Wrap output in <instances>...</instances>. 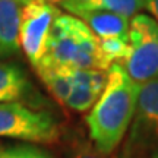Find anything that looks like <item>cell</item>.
Returning a JSON list of instances; mask_svg holds the SVG:
<instances>
[{
  "label": "cell",
  "mask_w": 158,
  "mask_h": 158,
  "mask_svg": "<svg viewBox=\"0 0 158 158\" xmlns=\"http://www.w3.org/2000/svg\"><path fill=\"white\" fill-rule=\"evenodd\" d=\"M139 86L122 64L107 72L104 91L86 116L89 141L104 155H113L124 139L136 111Z\"/></svg>",
  "instance_id": "cell-1"
},
{
  "label": "cell",
  "mask_w": 158,
  "mask_h": 158,
  "mask_svg": "<svg viewBox=\"0 0 158 158\" xmlns=\"http://www.w3.org/2000/svg\"><path fill=\"white\" fill-rule=\"evenodd\" d=\"M41 68L108 70L100 50L98 38L86 23L68 13H59L51 25Z\"/></svg>",
  "instance_id": "cell-2"
},
{
  "label": "cell",
  "mask_w": 158,
  "mask_h": 158,
  "mask_svg": "<svg viewBox=\"0 0 158 158\" xmlns=\"http://www.w3.org/2000/svg\"><path fill=\"white\" fill-rule=\"evenodd\" d=\"M158 155V79L139 86L136 111L120 158Z\"/></svg>",
  "instance_id": "cell-3"
},
{
  "label": "cell",
  "mask_w": 158,
  "mask_h": 158,
  "mask_svg": "<svg viewBox=\"0 0 158 158\" xmlns=\"http://www.w3.org/2000/svg\"><path fill=\"white\" fill-rule=\"evenodd\" d=\"M129 54L122 63L138 85L158 79V23L145 13L130 18Z\"/></svg>",
  "instance_id": "cell-4"
},
{
  "label": "cell",
  "mask_w": 158,
  "mask_h": 158,
  "mask_svg": "<svg viewBox=\"0 0 158 158\" xmlns=\"http://www.w3.org/2000/svg\"><path fill=\"white\" fill-rule=\"evenodd\" d=\"M60 130L53 116L37 111L22 102H0V138H10L35 143H51Z\"/></svg>",
  "instance_id": "cell-5"
},
{
  "label": "cell",
  "mask_w": 158,
  "mask_h": 158,
  "mask_svg": "<svg viewBox=\"0 0 158 158\" xmlns=\"http://www.w3.org/2000/svg\"><path fill=\"white\" fill-rule=\"evenodd\" d=\"M60 10L47 0H28L19 16V47L32 68L41 64L51 25Z\"/></svg>",
  "instance_id": "cell-6"
},
{
  "label": "cell",
  "mask_w": 158,
  "mask_h": 158,
  "mask_svg": "<svg viewBox=\"0 0 158 158\" xmlns=\"http://www.w3.org/2000/svg\"><path fill=\"white\" fill-rule=\"evenodd\" d=\"M108 70L73 69V89L64 106L73 111L85 113L92 108L107 84Z\"/></svg>",
  "instance_id": "cell-7"
},
{
  "label": "cell",
  "mask_w": 158,
  "mask_h": 158,
  "mask_svg": "<svg viewBox=\"0 0 158 158\" xmlns=\"http://www.w3.org/2000/svg\"><path fill=\"white\" fill-rule=\"evenodd\" d=\"M28 0H0V59L16 56L19 51V16Z\"/></svg>",
  "instance_id": "cell-8"
},
{
  "label": "cell",
  "mask_w": 158,
  "mask_h": 158,
  "mask_svg": "<svg viewBox=\"0 0 158 158\" xmlns=\"http://www.w3.org/2000/svg\"><path fill=\"white\" fill-rule=\"evenodd\" d=\"M79 18L82 22L86 23V27L94 32L98 40L107 38H123L129 40V18L118 15L114 12H84L79 13Z\"/></svg>",
  "instance_id": "cell-9"
},
{
  "label": "cell",
  "mask_w": 158,
  "mask_h": 158,
  "mask_svg": "<svg viewBox=\"0 0 158 158\" xmlns=\"http://www.w3.org/2000/svg\"><path fill=\"white\" fill-rule=\"evenodd\" d=\"M60 6L73 16L84 12L104 10L114 12L130 19L143 9V0H64Z\"/></svg>",
  "instance_id": "cell-10"
},
{
  "label": "cell",
  "mask_w": 158,
  "mask_h": 158,
  "mask_svg": "<svg viewBox=\"0 0 158 158\" xmlns=\"http://www.w3.org/2000/svg\"><path fill=\"white\" fill-rule=\"evenodd\" d=\"M31 89L28 78L21 66L0 62V102H15Z\"/></svg>",
  "instance_id": "cell-11"
},
{
  "label": "cell",
  "mask_w": 158,
  "mask_h": 158,
  "mask_svg": "<svg viewBox=\"0 0 158 158\" xmlns=\"http://www.w3.org/2000/svg\"><path fill=\"white\" fill-rule=\"evenodd\" d=\"M37 73L51 95L64 106L73 89V69L41 68L37 70Z\"/></svg>",
  "instance_id": "cell-12"
},
{
  "label": "cell",
  "mask_w": 158,
  "mask_h": 158,
  "mask_svg": "<svg viewBox=\"0 0 158 158\" xmlns=\"http://www.w3.org/2000/svg\"><path fill=\"white\" fill-rule=\"evenodd\" d=\"M100 50L104 60L111 68L113 64H122L129 54V40L123 38H107L98 40Z\"/></svg>",
  "instance_id": "cell-13"
},
{
  "label": "cell",
  "mask_w": 158,
  "mask_h": 158,
  "mask_svg": "<svg viewBox=\"0 0 158 158\" xmlns=\"http://www.w3.org/2000/svg\"><path fill=\"white\" fill-rule=\"evenodd\" d=\"M3 158H51L44 151H41L35 147L28 145H19V147L5 148Z\"/></svg>",
  "instance_id": "cell-14"
},
{
  "label": "cell",
  "mask_w": 158,
  "mask_h": 158,
  "mask_svg": "<svg viewBox=\"0 0 158 158\" xmlns=\"http://www.w3.org/2000/svg\"><path fill=\"white\" fill-rule=\"evenodd\" d=\"M69 158H113V157L101 154L91 142L81 141L73 147Z\"/></svg>",
  "instance_id": "cell-15"
},
{
  "label": "cell",
  "mask_w": 158,
  "mask_h": 158,
  "mask_svg": "<svg viewBox=\"0 0 158 158\" xmlns=\"http://www.w3.org/2000/svg\"><path fill=\"white\" fill-rule=\"evenodd\" d=\"M143 9H147L158 23V0H143Z\"/></svg>",
  "instance_id": "cell-16"
},
{
  "label": "cell",
  "mask_w": 158,
  "mask_h": 158,
  "mask_svg": "<svg viewBox=\"0 0 158 158\" xmlns=\"http://www.w3.org/2000/svg\"><path fill=\"white\" fill-rule=\"evenodd\" d=\"M47 2H50V3H53V5H57V3L60 5V3H62V2H64V0H47Z\"/></svg>",
  "instance_id": "cell-17"
},
{
  "label": "cell",
  "mask_w": 158,
  "mask_h": 158,
  "mask_svg": "<svg viewBox=\"0 0 158 158\" xmlns=\"http://www.w3.org/2000/svg\"><path fill=\"white\" fill-rule=\"evenodd\" d=\"M3 152H5V148L0 145V158H3Z\"/></svg>",
  "instance_id": "cell-18"
},
{
  "label": "cell",
  "mask_w": 158,
  "mask_h": 158,
  "mask_svg": "<svg viewBox=\"0 0 158 158\" xmlns=\"http://www.w3.org/2000/svg\"><path fill=\"white\" fill-rule=\"evenodd\" d=\"M152 158H158V155H157V157H152Z\"/></svg>",
  "instance_id": "cell-19"
}]
</instances>
